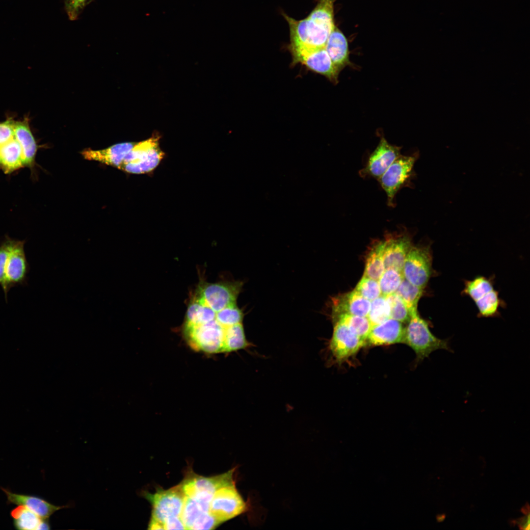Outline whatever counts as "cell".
Returning <instances> with one entry per match:
<instances>
[{
	"label": "cell",
	"mask_w": 530,
	"mask_h": 530,
	"mask_svg": "<svg viewBox=\"0 0 530 530\" xmlns=\"http://www.w3.org/2000/svg\"><path fill=\"white\" fill-rule=\"evenodd\" d=\"M235 468L220 475L205 477L193 473L188 475L179 485L185 496L210 507L215 491L234 480Z\"/></svg>",
	"instance_id": "52a82bcc"
},
{
	"label": "cell",
	"mask_w": 530,
	"mask_h": 530,
	"mask_svg": "<svg viewBox=\"0 0 530 530\" xmlns=\"http://www.w3.org/2000/svg\"><path fill=\"white\" fill-rule=\"evenodd\" d=\"M15 123L12 117H7L5 121L0 123V146L14 137Z\"/></svg>",
	"instance_id": "d590c367"
},
{
	"label": "cell",
	"mask_w": 530,
	"mask_h": 530,
	"mask_svg": "<svg viewBox=\"0 0 530 530\" xmlns=\"http://www.w3.org/2000/svg\"><path fill=\"white\" fill-rule=\"evenodd\" d=\"M371 326L379 324L390 318V308L385 296L381 295L371 301L367 316Z\"/></svg>",
	"instance_id": "4dcf8cb0"
},
{
	"label": "cell",
	"mask_w": 530,
	"mask_h": 530,
	"mask_svg": "<svg viewBox=\"0 0 530 530\" xmlns=\"http://www.w3.org/2000/svg\"><path fill=\"white\" fill-rule=\"evenodd\" d=\"M520 529L523 530H529L530 529V513L528 511L527 513H525V515L518 519L515 522Z\"/></svg>",
	"instance_id": "74e56055"
},
{
	"label": "cell",
	"mask_w": 530,
	"mask_h": 530,
	"mask_svg": "<svg viewBox=\"0 0 530 530\" xmlns=\"http://www.w3.org/2000/svg\"><path fill=\"white\" fill-rule=\"evenodd\" d=\"M50 525L47 519H42L37 530H50Z\"/></svg>",
	"instance_id": "ab89813d"
},
{
	"label": "cell",
	"mask_w": 530,
	"mask_h": 530,
	"mask_svg": "<svg viewBox=\"0 0 530 530\" xmlns=\"http://www.w3.org/2000/svg\"><path fill=\"white\" fill-rule=\"evenodd\" d=\"M324 48L340 72L346 66L352 65L349 60L347 39L337 26L331 32Z\"/></svg>",
	"instance_id": "d6986e66"
},
{
	"label": "cell",
	"mask_w": 530,
	"mask_h": 530,
	"mask_svg": "<svg viewBox=\"0 0 530 530\" xmlns=\"http://www.w3.org/2000/svg\"><path fill=\"white\" fill-rule=\"evenodd\" d=\"M219 524L210 512H204L195 520L190 530H212Z\"/></svg>",
	"instance_id": "e575fe53"
},
{
	"label": "cell",
	"mask_w": 530,
	"mask_h": 530,
	"mask_svg": "<svg viewBox=\"0 0 530 530\" xmlns=\"http://www.w3.org/2000/svg\"><path fill=\"white\" fill-rule=\"evenodd\" d=\"M336 0H319L305 18L296 20L283 14L290 33V51L313 50L325 47L335 26L334 5Z\"/></svg>",
	"instance_id": "6da1fadb"
},
{
	"label": "cell",
	"mask_w": 530,
	"mask_h": 530,
	"mask_svg": "<svg viewBox=\"0 0 530 530\" xmlns=\"http://www.w3.org/2000/svg\"><path fill=\"white\" fill-rule=\"evenodd\" d=\"M476 305L478 310V316L488 318L494 317L499 313L502 303L498 292L493 289L476 300Z\"/></svg>",
	"instance_id": "4316f807"
},
{
	"label": "cell",
	"mask_w": 530,
	"mask_h": 530,
	"mask_svg": "<svg viewBox=\"0 0 530 530\" xmlns=\"http://www.w3.org/2000/svg\"><path fill=\"white\" fill-rule=\"evenodd\" d=\"M354 290L370 301L381 295L378 280L363 276Z\"/></svg>",
	"instance_id": "d6a6232c"
},
{
	"label": "cell",
	"mask_w": 530,
	"mask_h": 530,
	"mask_svg": "<svg viewBox=\"0 0 530 530\" xmlns=\"http://www.w3.org/2000/svg\"><path fill=\"white\" fill-rule=\"evenodd\" d=\"M418 157L417 153L400 155L377 180L386 194L389 207H395L396 196L402 188L412 187L411 181L416 175L414 166Z\"/></svg>",
	"instance_id": "5b68a950"
},
{
	"label": "cell",
	"mask_w": 530,
	"mask_h": 530,
	"mask_svg": "<svg viewBox=\"0 0 530 530\" xmlns=\"http://www.w3.org/2000/svg\"><path fill=\"white\" fill-rule=\"evenodd\" d=\"M25 167L22 147L15 135L0 146V169L10 174Z\"/></svg>",
	"instance_id": "44dd1931"
},
{
	"label": "cell",
	"mask_w": 530,
	"mask_h": 530,
	"mask_svg": "<svg viewBox=\"0 0 530 530\" xmlns=\"http://www.w3.org/2000/svg\"><path fill=\"white\" fill-rule=\"evenodd\" d=\"M250 344L246 340L242 322L230 326L226 331L224 353H229L248 347Z\"/></svg>",
	"instance_id": "484cf974"
},
{
	"label": "cell",
	"mask_w": 530,
	"mask_h": 530,
	"mask_svg": "<svg viewBox=\"0 0 530 530\" xmlns=\"http://www.w3.org/2000/svg\"><path fill=\"white\" fill-rule=\"evenodd\" d=\"M405 327L402 323L389 318L372 326L366 340L365 345L377 346L404 343Z\"/></svg>",
	"instance_id": "9a60e30c"
},
{
	"label": "cell",
	"mask_w": 530,
	"mask_h": 530,
	"mask_svg": "<svg viewBox=\"0 0 530 530\" xmlns=\"http://www.w3.org/2000/svg\"><path fill=\"white\" fill-rule=\"evenodd\" d=\"M291 53L293 65L301 63L309 70L324 76L333 83L338 82L340 72L333 64L324 48Z\"/></svg>",
	"instance_id": "4fadbf2b"
},
{
	"label": "cell",
	"mask_w": 530,
	"mask_h": 530,
	"mask_svg": "<svg viewBox=\"0 0 530 530\" xmlns=\"http://www.w3.org/2000/svg\"><path fill=\"white\" fill-rule=\"evenodd\" d=\"M403 279L402 271L392 268H385L378 280L381 295L386 296L395 293Z\"/></svg>",
	"instance_id": "f1b7e54d"
},
{
	"label": "cell",
	"mask_w": 530,
	"mask_h": 530,
	"mask_svg": "<svg viewBox=\"0 0 530 530\" xmlns=\"http://www.w3.org/2000/svg\"><path fill=\"white\" fill-rule=\"evenodd\" d=\"M10 515L15 528L20 530H37L43 519L23 505L11 510Z\"/></svg>",
	"instance_id": "603a6c76"
},
{
	"label": "cell",
	"mask_w": 530,
	"mask_h": 530,
	"mask_svg": "<svg viewBox=\"0 0 530 530\" xmlns=\"http://www.w3.org/2000/svg\"><path fill=\"white\" fill-rule=\"evenodd\" d=\"M218 310V307L213 308L210 317L204 323H183L182 335L192 349L210 354L224 353L225 335L230 326H225L220 322Z\"/></svg>",
	"instance_id": "3957f363"
},
{
	"label": "cell",
	"mask_w": 530,
	"mask_h": 530,
	"mask_svg": "<svg viewBox=\"0 0 530 530\" xmlns=\"http://www.w3.org/2000/svg\"><path fill=\"white\" fill-rule=\"evenodd\" d=\"M248 507L233 480L215 491L210 502L209 511L220 524L244 513Z\"/></svg>",
	"instance_id": "ba28073f"
},
{
	"label": "cell",
	"mask_w": 530,
	"mask_h": 530,
	"mask_svg": "<svg viewBox=\"0 0 530 530\" xmlns=\"http://www.w3.org/2000/svg\"><path fill=\"white\" fill-rule=\"evenodd\" d=\"M1 489L7 497L8 503L24 506L43 519H47L55 511L66 507L53 505L37 496L14 493L5 488Z\"/></svg>",
	"instance_id": "2e32d148"
},
{
	"label": "cell",
	"mask_w": 530,
	"mask_h": 530,
	"mask_svg": "<svg viewBox=\"0 0 530 530\" xmlns=\"http://www.w3.org/2000/svg\"><path fill=\"white\" fill-rule=\"evenodd\" d=\"M165 530H184L185 526L180 517H171L166 519L163 522Z\"/></svg>",
	"instance_id": "8d00e7d4"
},
{
	"label": "cell",
	"mask_w": 530,
	"mask_h": 530,
	"mask_svg": "<svg viewBox=\"0 0 530 530\" xmlns=\"http://www.w3.org/2000/svg\"><path fill=\"white\" fill-rule=\"evenodd\" d=\"M493 289L491 279L479 276L473 280L466 281L463 292L475 302Z\"/></svg>",
	"instance_id": "83f0119b"
},
{
	"label": "cell",
	"mask_w": 530,
	"mask_h": 530,
	"mask_svg": "<svg viewBox=\"0 0 530 530\" xmlns=\"http://www.w3.org/2000/svg\"><path fill=\"white\" fill-rule=\"evenodd\" d=\"M333 321H339L347 326L365 342L372 327L367 317L347 314H332Z\"/></svg>",
	"instance_id": "cb8c5ba5"
},
{
	"label": "cell",
	"mask_w": 530,
	"mask_h": 530,
	"mask_svg": "<svg viewBox=\"0 0 530 530\" xmlns=\"http://www.w3.org/2000/svg\"><path fill=\"white\" fill-rule=\"evenodd\" d=\"M26 241L6 237L0 243V280L7 302L10 290L18 286L27 285L29 265L24 245Z\"/></svg>",
	"instance_id": "7a4b0ae2"
},
{
	"label": "cell",
	"mask_w": 530,
	"mask_h": 530,
	"mask_svg": "<svg viewBox=\"0 0 530 530\" xmlns=\"http://www.w3.org/2000/svg\"><path fill=\"white\" fill-rule=\"evenodd\" d=\"M333 334L329 349L334 361L342 364L354 356L365 342L344 324L334 321Z\"/></svg>",
	"instance_id": "8fae6325"
},
{
	"label": "cell",
	"mask_w": 530,
	"mask_h": 530,
	"mask_svg": "<svg viewBox=\"0 0 530 530\" xmlns=\"http://www.w3.org/2000/svg\"><path fill=\"white\" fill-rule=\"evenodd\" d=\"M14 131L22 149L25 167L32 169L35 165L37 145L30 130L28 117H25L22 121H15Z\"/></svg>",
	"instance_id": "ffe728a7"
},
{
	"label": "cell",
	"mask_w": 530,
	"mask_h": 530,
	"mask_svg": "<svg viewBox=\"0 0 530 530\" xmlns=\"http://www.w3.org/2000/svg\"><path fill=\"white\" fill-rule=\"evenodd\" d=\"M424 291V289L413 285L404 278L395 292L404 302L411 316L418 313V304Z\"/></svg>",
	"instance_id": "d4e9b609"
},
{
	"label": "cell",
	"mask_w": 530,
	"mask_h": 530,
	"mask_svg": "<svg viewBox=\"0 0 530 530\" xmlns=\"http://www.w3.org/2000/svg\"><path fill=\"white\" fill-rule=\"evenodd\" d=\"M93 0H64L66 12L71 21L76 20L84 7Z\"/></svg>",
	"instance_id": "836d02e7"
},
{
	"label": "cell",
	"mask_w": 530,
	"mask_h": 530,
	"mask_svg": "<svg viewBox=\"0 0 530 530\" xmlns=\"http://www.w3.org/2000/svg\"><path fill=\"white\" fill-rule=\"evenodd\" d=\"M401 147L391 144L385 138L381 137L378 145L369 156L365 167L359 171L360 177L378 180L401 155Z\"/></svg>",
	"instance_id": "7c38bea8"
},
{
	"label": "cell",
	"mask_w": 530,
	"mask_h": 530,
	"mask_svg": "<svg viewBox=\"0 0 530 530\" xmlns=\"http://www.w3.org/2000/svg\"><path fill=\"white\" fill-rule=\"evenodd\" d=\"M405 327L404 343L410 346L416 355L417 362L422 361L438 349L452 352L449 339L436 337L429 329L428 322L418 313L410 316Z\"/></svg>",
	"instance_id": "277c9868"
},
{
	"label": "cell",
	"mask_w": 530,
	"mask_h": 530,
	"mask_svg": "<svg viewBox=\"0 0 530 530\" xmlns=\"http://www.w3.org/2000/svg\"><path fill=\"white\" fill-rule=\"evenodd\" d=\"M385 297L390 306V318L402 323L408 321L410 314L401 298L396 292Z\"/></svg>",
	"instance_id": "1f68e13d"
},
{
	"label": "cell",
	"mask_w": 530,
	"mask_h": 530,
	"mask_svg": "<svg viewBox=\"0 0 530 530\" xmlns=\"http://www.w3.org/2000/svg\"><path fill=\"white\" fill-rule=\"evenodd\" d=\"M384 262L385 268L402 271L404 262L412 246L411 236L405 231L388 233L384 238Z\"/></svg>",
	"instance_id": "5bb4252c"
},
{
	"label": "cell",
	"mask_w": 530,
	"mask_h": 530,
	"mask_svg": "<svg viewBox=\"0 0 530 530\" xmlns=\"http://www.w3.org/2000/svg\"><path fill=\"white\" fill-rule=\"evenodd\" d=\"M144 496L152 505L151 518L163 524L168 518L180 517L185 495L179 485L168 490L160 489L153 494L145 492Z\"/></svg>",
	"instance_id": "30bf717a"
},
{
	"label": "cell",
	"mask_w": 530,
	"mask_h": 530,
	"mask_svg": "<svg viewBox=\"0 0 530 530\" xmlns=\"http://www.w3.org/2000/svg\"><path fill=\"white\" fill-rule=\"evenodd\" d=\"M432 264L429 246L412 245L404 262L402 271L404 278L424 289L433 274Z\"/></svg>",
	"instance_id": "9c48e42d"
},
{
	"label": "cell",
	"mask_w": 530,
	"mask_h": 530,
	"mask_svg": "<svg viewBox=\"0 0 530 530\" xmlns=\"http://www.w3.org/2000/svg\"><path fill=\"white\" fill-rule=\"evenodd\" d=\"M148 526L150 530H165L162 523L152 518H151Z\"/></svg>",
	"instance_id": "f35d334b"
},
{
	"label": "cell",
	"mask_w": 530,
	"mask_h": 530,
	"mask_svg": "<svg viewBox=\"0 0 530 530\" xmlns=\"http://www.w3.org/2000/svg\"><path fill=\"white\" fill-rule=\"evenodd\" d=\"M164 155L159 147L158 137L153 136L135 143L119 169L134 174L149 173L158 166Z\"/></svg>",
	"instance_id": "8992f818"
},
{
	"label": "cell",
	"mask_w": 530,
	"mask_h": 530,
	"mask_svg": "<svg viewBox=\"0 0 530 530\" xmlns=\"http://www.w3.org/2000/svg\"><path fill=\"white\" fill-rule=\"evenodd\" d=\"M383 239L374 240L366 257L363 276L378 280L385 269Z\"/></svg>",
	"instance_id": "7402d4cb"
},
{
	"label": "cell",
	"mask_w": 530,
	"mask_h": 530,
	"mask_svg": "<svg viewBox=\"0 0 530 530\" xmlns=\"http://www.w3.org/2000/svg\"><path fill=\"white\" fill-rule=\"evenodd\" d=\"M370 307L371 301L354 290L338 295L332 299V314H347L367 317Z\"/></svg>",
	"instance_id": "e0dca14e"
},
{
	"label": "cell",
	"mask_w": 530,
	"mask_h": 530,
	"mask_svg": "<svg viewBox=\"0 0 530 530\" xmlns=\"http://www.w3.org/2000/svg\"><path fill=\"white\" fill-rule=\"evenodd\" d=\"M210 508L196 500L185 496L180 518L186 529L190 530L195 520L203 513L210 512Z\"/></svg>",
	"instance_id": "f546056e"
},
{
	"label": "cell",
	"mask_w": 530,
	"mask_h": 530,
	"mask_svg": "<svg viewBox=\"0 0 530 530\" xmlns=\"http://www.w3.org/2000/svg\"><path fill=\"white\" fill-rule=\"evenodd\" d=\"M135 143L124 142L115 144L102 150L87 149L81 154L87 160L96 161L119 169L124 159Z\"/></svg>",
	"instance_id": "ac0fdd59"
}]
</instances>
